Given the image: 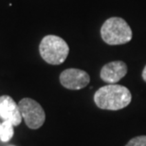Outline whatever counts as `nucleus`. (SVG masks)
<instances>
[{"label":"nucleus","mask_w":146,"mask_h":146,"mask_svg":"<svg viewBox=\"0 0 146 146\" xmlns=\"http://www.w3.org/2000/svg\"><path fill=\"white\" fill-rule=\"evenodd\" d=\"M101 36L107 45L118 46L130 42L133 33L124 19L121 17H111L102 26Z\"/></svg>","instance_id":"obj_2"},{"label":"nucleus","mask_w":146,"mask_h":146,"mask_svg":"<svg viewBox=\"0 0 146 146\" xmlns=\"http://www.w3.org/2000/svg\"><path fill=\"white\" fill-rule=\"evenodd\" d=\"M127 66L122 61H114L103 66L101 69V79L107 84H116L126 75Z\"/></svg>","instance_id":"obj_7"},{"label":"nucleus","mask_w":146,"mask_h":146,"mask_svg":"<svg viewBox=\"0 0 146 146\" xmlns=\"http://www.w3.org/2000/svg\"><path fill=\"white\" fill-rule=\"evenodd\" d=\"M0 128H1V123H0Z\"/></svg>","instance_id":"obj_11"},{"label":"nucleus","mask_w":146,"mask_h":146,"mask_svg":"<svg viewBox=\"0 0 146 146\" xmlns=\"http://www.w3.org/2000/svg\"><path fill=\"white\" fill-rule=\"evenodd\" d=\"M14 125L9 121H3L0 128V139L3 142L10 141L13 136Z\"/></svg>","instance_id":"obj_8"},{"label":"nucleus","mask_w":146,"mask_h":146,"mask_svg":"<svg viewBox=\"0 0 146 146\" xmlns=\"http://www.w3.org/2000/svg\"><path fill=\"white\" fill-rule=\"evenodd\" d=\"M0 118L4 121H9L14 126H17L22 121V115L20 113L18 104L11 97L3 95L0 97Z\"/></svg>","instance_id":"obj_6"},{"label":"nucleus","mask_w":146,"mask_h":146,"mask_svg":"<svg viewBox=\"0 0 146 146\" xmlns=\"http://www.w3.org/2000/svg\"><path fill=\"white\" fill-rule=\"evenodd\" d=\"M125 146H146V136H139L133 138Z\"/></svg>","instance_id":"obj_9"},{"label":"nucleus","mask_w":146,"mask_h":146,"mask_svg":"<svg viewBox=\"0 0 146 146\" xmlns=\"http://www.w3.org/2000/svg\"><path fill=\"white\" fill-rule=\"evenodd\" d=\"M142 79L144 80V82H146V66H144L143 71H142Z\"/></svg>","instance_id":"obj_10"},{"label":"nucleus","mask_w":146,"mask_h":146,"mask_svg":"<svg viewBox=\"0 0 146 146\" xmlns=\"http://www.w3.org/2000/svg\"><path fill=\"white\" fill-rule=\"evenodd\" d=\"M18 107L22 118L31 129H38L45 122L46 113L43 107L36 101L31 98H24L19 102Z\"/></svg>","instance_id":"obj_4"},{"label":"nucleus","mask_w":146,"mask_h":146,"mask_svg":"<svg viewBox=\"0 0 146 146\" xmlns=\"http://www.w3.org/2000/svg\"><path fill=\"white\" fill-rule=\"evenodd\" d=\"M90 82L88 73L78 68H68L60 75L61 84L68 89L79 90L84 88Z\"/></svg>","instance_id":"obj_5"},{"label":"nucleus","mask_w":146,"mask_h":146,"mask_svg":"<svg viewBox=\"0 0 146 146\" xmlns=\"http://www.w3.org/2000/svg\"><path fill=\"white\" fill-rule=\"evenodd\" d=\"M130 90L119 84H107L99 88L94 94V102L99 108L104 110H119L131 103Z\"/></svg>","instance_id":"obj_1"},{"label":"nucleus","mask_w":146,"mask_h":146,"mask_svg":"<svg viewBox=\"0 0 146 146\" xmlns=\"http://www.w3.org/2000/svg\"><path fill=\"white\" fill-rule=\"evenodd\" d=\"M41 57L50 65H61L69 53L68 45L63 38L56 35H46L39 46Z\"/></svg>","instance_id":"obj_3"}]
</instances>
